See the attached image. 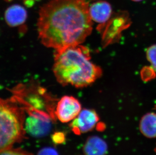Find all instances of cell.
Instances as JSON below:
<instances>
[{
  "mask_svg": "<svg viewBox=\"0 0 156 155\" xmlns=\"http://www.w3.org/2000/svg\"><path fill=\"white\" fill-rule=\"evenodd\" d=\"M89 12L92 20L104 24L110 18L112 7L107 2H97L90 6Z\"/></svg>",
  "mask_w": 156,
  "mask_h": 155,
  "instance_id": "7",
  "label": "cell"
},
{
  "mask_svg": "<svg viewBox=\"0 0 156 155\" xmlns=\"http://www.w3.org/2000/svg\"><path fill=\"white\" fill-rule=\"evenodd\" d=\"M81 111L80 101L71 96H64L58 101L55 114L63 123L72 122Z\"/></svg>",
  "mask_w": 156,
  "mask_h": 155,
  "instance_id": "5",
  "label": "cell"
},
{
  "mask_svg": "<svg viewBox=\"0 0 156 155\" xmlns=\"http://www.w3.org/2000/svg\"><path fill=\"white\" fill-rule=\"evenodd\" d=\"M0 155H32L27 151L19 149L10 148L0 152Z\"/></svg>",
  "mask_w": 156,
  "mask_h": 155,
  "instance_id": "12",
  "label": "cell"
},
{
  "mask_svg": "<svg viewBox=\"0 0 156 155\" xmlns=\"http://www.w3.org/2000/svg\"><path fill=\"white\" fill-rule=\"evenodd\" d=\"M28 109L29 115L24 122L25 132L35 138L45 136L51 128L50 116L42 110Z\"/></svg>",
  "mask_w": 156,
  "mask_h": 155,
  "instance_id": "4",
  "label": "cell"
},
{
  "mask_svg": "<svg viewBox=\"0 0 156 155\" xmlns=\"http://www.w3.org/2000/svg\"><path fill=\"white\" fill-rule=\"evenodd\" d=\"M131 1H133L134 2H140L142 1L143 0H131Z\"/></svg>",
  "mask_w": 156,
  "mask_h": 155,
  "instance_id": "16",
  "label": "cell"
},
{
  "mask_svg": "<svg viewBox=\"0 0 156 155\" xmlns=\"http://www.w3.org/2000/svg\"><path fill=\"white\" fill-rule=\"evenodd\" d=\"M140 130L148 138H156V113L150 112L145 114L140 122Z\"/></svg>",
  "mask_w": 156,
  "mask_h": 155,
  "instance_id": "10",
  "label": "cell"
},
{
  "mask_svg": "<svg viewBox=\"0 0 156 155\" xmlns=\"http://www.w3.org/2000/svg\"><path fill=\"white\" fill-rule=\"evenodd\" d=\"M27 17V11L24 8L19 5H13L6 10L5 18L8 25L16 27L22 25Z\"/></svg>",
  "mask_w": 156,
  "mask_h": 155,
  "instance_id": "8",
  "label": "cell"
},
{
  "mask_svg": "<svg viewBox=\"0 0 156 155\" xmlns=\"http://www.w3.org/2000/svg\"><path fill=\"white\" fill-rule=\"evenodd\" d=\"M99 120V116L94 110L84 109L72 120L70 126L74 133L80 135L92 130Z\"/></svg>",
  "mask_w": 156,
  "mask_h": 155,
  "instance_id": "6",
  "label": "cell"
},
{
  "mask_svg": "<svg viewBox=\"0 0 156 155\" xmlns=\"http://www.w3.org/2000/svg\"><path fill=\"white\" fill-rule=\"evenodd\" d=\"M37 155H59V154L54 148L46 147L41 150Z\"/></svg>",
  "mask_w": 156,
  "mask_h": 155,
  "instance_id": "13",
  "label": "cell"
},
{
  "mask_svg": "<svg viewBox=\"0 0 156 155\" xmlns=\"http://www.w3.org/2000/svg\"><path fill=\"white\" fill-rule=\"evenodd\" d=\"M86 0H51L40 9L37 26L43 45L56 50L83 43L92 31Z\"/></svg>",
  "mask_w": 156,
  "mask_h": 155,
  "instance_id": "1",
  "label": "cell"
},
{
  "mask_svg": "<svg viewBox=\"0 0 156 155\" xmlns=\"http://www.w3.org/2000/svg\"><path fill=\"white\" fill-rule=\"evenodd\" d=\"M108 150L106 142L99 136L88 138L83 146L86 155H105Z\"/></svg>",
  "mask_w": 156,
  "mask_h": 155,
  "instance_id": "9",
  "label": "cell"
},
{
  "mask_svg": "<svg viewBox=\"0 0 156 155\" xmlns=\"http://www.w3.org/2000/svg\"><path fill=\"white\" fill-rule=\"evenodd\" d=\"M65 135L62 133H56L52 136V140L55 143L60 144L62 143L65 141Z\"/></svg>",
  "mask_w": 156,
  "mask_h": 155,
  "instance_id": "14",
  "label": "cell"
},
{
  "mask_svg": "<svg viewBox=\"0 0 156 155\" xmlns=\"http://www.w3.org/2000/svg\"><path fill=\"white\" fill-rule=\"evenodd\" d=\"M6 1L10 2L12 0H5ZM23 1L25 5V6L28 7H30L31 6H33V5L34 4L35 2L38 1L39 0H23Z\"/></svg>",
  "mask_w": 156,
  "mask_h": 155,
  "instance_id": "15",
  "label": "cell"
},
{
  "mask_svg": "<svg viewBox=\"0 0 156 155\" xmlns=\"http://www.w3.org/2000/svg\"><path fill=\"white\" fill-rule=\"evenodd\" d=\"M53 73L63 86L83 88L101 76L102 70L90 61L87 48L80 45L56 50Z\"/></svg>",
  "mask_w": 156,
  "mask_h": 155,
  "instance_id": "2",
  "label": "cell"
},
{
  "mask_svg": "<svg viewBox=\"0 0 156 155\" xmlns=\"http://www.w3.org/2000/svg\"><path fill=\"white\" fill-rule=\"evenodd\" d=\"M24 110L13 98L0 99V152L12 148L24 137Z\"/></svg>",
  "mask_w": 156,
  "mask_h": 155,
  "instance_id": "3",
  "label": "cell"
},
{
  "mask_svg": "<svg viewBox=\"0 0 156 155\" xmlns=\"http://www.w3.org/2000/svg\"><path fill=\"white\" fill-rule=\"evenodd\" d=\"M147 57L151 64L152 69L156 71V44L151 46L147 49Z\"/></svg>",
  "mask_w": 156,
  "mask_h": 155,
  "instance_id": "11",
  "label": "cell"
},
{
  "mask_svg": "<svg viewBox=\"0 0 156 155\" xmlns=\"http://www.w3.org/2000/svg\"><path fill=\"white\" fill-rule=\"evenodd\" d=\"M155 109L156 110V105H155ZM155 150V152H156V147H155V150Z\"/></svg>",
  "mask_w": 156,
  "mask_h": 155,
  "instance_id": "17",
  "label": "cell"
}]
</instances>
